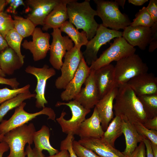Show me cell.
<instances>
[{
    "mask_svg": "<svg viewBox=\"0 0 157 157\" xmlns=\"http://www.w3.org/2000/svg\"><path fill=\"white\" fill-rule=\"evenodd\" d=\"M115 99L113 110L115 116L133 124L140 122L143 124L150 119L138 97L126 83L118 87Z\"/></svg>",
    "mask_w": 157,
    "mask_h": 157,
    "instance_id": "cell-1",
    "label": "cell"
},
{
    "mask_svg": "<svg viewBox=\"0 0 157 157\" xmlns=\"http://www.w3.org/2000/svg\"><path fill=\"white\" fill-rule=\"evenodd\" d=\"M77 1L71 0L67 4L69 21L78 30H83L89 41L94 36L99 25L94 18L97 12L91 7L90 0L81 3Z\"/></svg>",
    "mask_w": 157,
    "mask_h": 157,
    "instance_id": "cell-2",
    "label": "cell"
},
{
    "mask_svg": "<svg viewBox=\"0 0 157 157\" xmlns=\"http://www.w3.org/2000/svg\"><path fill=\"white\" fill-rule=\"evenodd\" d=\"M35 131L34 124L30 123L13 129L5 134L3 142L7 143L10 149L9 154L6 157H26L25 145L27 143L32 144Z\"/></svg>",
    "mask_w": 157,
    "mask_h": 157,
    "instance_id": "cell-3",
    "label": "cell"
},
{
    "mask_svg": "<svg viewBox=\"0 0 157 157\" xmlns=\"http://www.w3.org/2000/svg\"><path fill=\"white\" fill-rule=\"evenodd\" d=\"M97 7V16L101 19L102 24L116 31L124 29L131 23L128 16L122 13L115 1L94 0Z\"/></svg>",
    "mask_w": 157,
    "mask_h": 157,
    "instance_id": "cell-4",
    "label": "cell"
},
{
    "mask_svg": "<svg viewBox=\"0 0 157 157\" xmlns=\"http://www.w3.org/2000/svg\"><path fill=\"white\" fill-rule=\"evenodd\" d=\"M114 69L116 84L118 88L134 77L147 73L149 68L140 56L135 53L117 61Z\"/></svg>",
    "mask_w": 157,
    "mask_h": 157,
    "instance_id": "cell-5",
    "label": "cell"
},
{
    "mask_svg": "<svg viewBox=\"0 0 157 157\" xmlns=\"http://www.w3.org/2000/svg\"><path fill=\"white\" fill-rule=\"evenodd\" d=\"M136 49L122 37L115 38L113 42L92 63L90 70H96L114 61L120 60L135 53Z\"/></svg>",
    "mask_w": 157,
    "mask_h": 157,
    "instance_id": "cell-6",
    "label": "cell"
},
{
    "mask_svg": "<svg viewBox=\"0 0 157 157\" xmlns=\"http://www.w3.org/2000/svg\"><path fill=\"white\" fill-rule=\"evenodd\" d=\"M26 104L25 102H23L16 108L14 113L10 119L2 120L0 124V134L4 135L11 130L25 124L40 115H46L48 116V119L55 120L56 114L51 108L45 107L39 112L30 113L24 109Z\"/></svg>",
    "mask_w": 157,
    "mask_h": 157,
    "instance_id": "cell-7",
    "label": "cell"
},
{
    "mask_svg": "<svg viewBox=\"0 0 157 157\" xmlns=\"http://www.w3.org/2000/svg\"><path fill=\"white\" fill-rule=\"evenodd\" d=\"M62 105L68 106L71 110L72 117L66 119L64 117L66 113L63 110L60 116L56 120L61 126L63 132L67 134L71 133L76 135L77 131L81 123L85 119L86 116L91 111V110L84 108L75 100L70 101L67 103L57 102L56 106Z\"/></svg>",
    "mask_w": 157,
    "mask_h": 157,
    "instance_id": "cell-8",
    "label": "cell"
},
{
    "mask_svg": "<svg viewBox=\"0 0 157 157\" xmlns=\"http://www.w3.org/2000/svg\"><path fill=\"white\" fill-rule=\"evenodd\" d=\"M122 32L109 29L99 24L94 36L86 45L85 50L82 52L83 56L88 65H91L98 58L97 54L101 47L115 38L122 36Z\"/></svg>",
    "mask_w": 157,
    "mask_h": 157,
    "instance_id": "cell-9",
    "label": "cell"
},
{
    "mask_svg": "<svg viewBox=\"0 0 157 157\" xmlns=\"http://www.w3.org/2000/svg\"><path fill=\"white\" fill-rule=\"evenodd\" d=\"M83 57L81 49L74 46L66 52L60 69L61 75L55 82V86L57 89H65L74 76Z\"/></svg>",
    "mask_w": 157,
    "mask_h": 157,
    "instance_id": "cell-10",
    "label": "cell"
},
{
    "mask_svg": "<svg viewBox=\"0 0 157 157\" xmlns=\"http://www.w3.org/2000/svg\"><path fill=\"white\" fill-rule=\"evenodd\" d=\"M51 34L52 40L49 49V61L53 68L59 70L63 65V58L66 51L72 49L74 44L68 36L62 35L59 28L53 29Z\"/></svg>",
    "mask_w": 157,
    "mask_h": 157,
    "instance_id": "cell-11",
    "label": "cell"
},
{
    "mask_svg": "<svg viewBox=\"0 0 157 157\" xmlns=\"http://www.w3.org/2000/svg\"><path fill=\"white\" fill-rule=\"evenodd\" d=\"M25 71L27 73L34 76L37 79V85L35 90L36 92V107L38 108L44 107L45 104L48 103L45 96L47 81L56 74L55 69L45 64L42 68L28 65L26 67Z\"/></svg>",
    "mask_w": 157,
    "mask_h": 157,
    "instance_id": "cell-12",
    "label": "cell"
},
{
    "mask_svg": "<svg viewBox=\"0 0 157 157\" xmlns=\"http://www.w3.org/2000/svg\"><path fill=\"white\" fill-rule=\"evenodd\" d=\"M32 35V41L25 40L22 45L24 49L30 51L33 60L37 61L45 58L49 50L50 36L48 33L43 32L39 27L35 28Z\"/></svg>",
    "mask_w": 157,
    "mask_h": 157,
    "instance_id": "cell-13",
    "label": "cell"
},
{
    "mask_svg": "<svg viewBox=\"0 0 157 157\" xmlns=\"http://www.w3.org/2000/svg\"><path fill=\"white\" fill-rule=\"evenodd\" d=\"M64 0H26L29 13L27 17L36 26L44 24V19L57 5Z\"/></svg>",
    "mask_w": 157,
    "mask_h": 157,
    "instance_id": "cell-14",
    "label": "cell"
},
{
    "mask_svg": "<svg viewBox=\"0 0 157 157\" xmlns=\"http://www.w3.org/2000/svg\"><path fill=\"white\" fill-rule=\"evenodd\" d=\"M90 72V67L83 57L74 76L61 94L62 100L68 101L75 99L80 92L82 85Z\"/></svg>",
    "mask_w": 157,
    "mask_h": 157,
    "instance_id": "cell-15",
    "label": "cell"
},
{
    "mask_svg": "<svg viewBox=\"0 0 157 157\" xmlns=\"http://www.w3.org/2000/svg\"><path fill=\"white\" fill-rule=\"evenodd\" d=\"M81 89L74 99L84 108L90 109L94 108L100 99L94 76V70H91Z\"/></svg>",
    "mask_w": 157,
    "mask_h": 157,
    "instance_id": "cell-16",
    "label": "cell"
},
{
    "mask_svg": "<svg viewBox=\"0 0 157 157\" xmlns=\"http://www.w3.org/2000/svg\"><path fill=\"white\" fill-rule=\"evenodd\" d=\"M122 32V37L132 46H138L144 50L149 44L151 35V28L141 26L126 27Z\"/></svg>",
    "mask_w": 157,
    "mask_h": 157,
    "instance_id": "cell-17",
    "label": "cell"
},
{
    "mask_svg": "<svg viewBox=\"0 0 157 157\" xmlns=\"http://www.w3.org/2000/svg\"><path fill=\"white\" fill-rule=\"evenodd\" d=\"M126 84L137 97L157 94V78L152 73L147 72L138 75Z\"/></svg>",
    "mask_w": 157,
    "mask_h": 157,
    "instance_id": "cell-18",
    "label": "cell"
},
{
    "mask_svg": "<svg viewBox=\"0 0 157 157\" xmlns=\"http://www.w3.org/2000/svg\"><path fill=\"white\" fill-rule=\"evenodd\" d=\"M94 76L100 99L117 87L114 66L110 63L94 71Z\"/></svg>",
    "mask_w": 157,
    "mask_h": 157,
    "instance_id": "cell-19",
    "label": "cell"
},
{
    "mask_svg": "<svg viewBox=\"0 0 157 157\" xmlns=\"http://www.w3.org/2000/svg\"><path fill=\"white\" fill-rule=\"evenodd\" d=\"M115 87L100 99L95 106L101 119L104 131L107 129L110 121L114 118L113 101L118 90Z\"/></svg>",
    "mask_w": 157,
    "mask_h": 157,
    "instance_id": "cell-20",
    "label": "cell"
},
{
    "mask_svg": "<svg viewBox=\"0 0 157 157\" xmlns=\"http://www.w3.org/2000/svg\"><path fill=\"white\" fill-rule=\"evenodd\" d=\"M78 142L101 157H127L122 152L104 142L101 138H80Z\"/></svg>",
    "mask_w": 157,
    "mask_h": 157,
    "instance_id": "cell-21",
    "label": "cell"
},
{
    "mask_svg": "<svg viewBox=\"0 0 157 157\" xmlns=\"http://www.w3.org/2000/svg\"><path fill=\"white\" fill-rule=\"evenodd\" d=\"M104 131L101 125V119L95 107L89 118L85 119L81 123L76 135L80 138H101Z\"/></svg>",
    "mask_w": 157,
    "mask_h": 157,
    "instance_id": "cell-22",
    "label": "cell"
},
{
    "mask_svg": "<svg viewBox=\"0 0 157 157\" xmlns=\"http://www.w3.org/2000/svg\"><path fill=\"white\" fill-rule=\"evenodd\" d=\"M71 0L64 1L57 5L44 20L42 30L47 31L51 28H60L68 19L67 5Z\"/></svg>",
    "mask_w": 157,
    "mask_h": 157,
    "instance_id": "cell-23",
    "label": "cell"
},
{
    "mask_svg": "<svg viewBox=\"0 0 157 157\" xmlns=\"http://www.w3.org/2000/svg\"><path fill=\"white\" fill-rule=\"evenodd\" d=\"M122 124L126 141V148L122 153L127 157H130L138 143L143 141V138L138 133L133 124L122 119Z\"/></svg>",
    "mask_w": 157,
    "mask_h": 157,
    "instance_id": "cell-24",
    "label": "cell"
},
{
    "mask_svg": "<svg viewBox=\"0 0 157 157\" xmlns=\"http://www.w3.org/2000/svg\"><path fill=\"white\" fill-rule=\"evenodd\" d=\"M23 64L16 53L9 46L0 53V67L5 74H13Z\"/></svg>",
    "mask_w": 157,
    "mask_h": 157,
    "instance_id": "cell-25",
    "label": "cell"
},
{
    "mask_svg": "<svg viewBox=\"0 0 157 157\" xmlns=\"http://www.w3.org/2000/svg\"><path fill=\"white\" fill-rule=\"evenodd\" d=\"M50 130L46 125H43L39 130L35 131L33 135V140L35 148L38 151L42 152L43 150H47L49 156L58 153V150L51 145L49 141Z\"/></svg>",
    "mask_w": 157,
    "mask_h": 157,
    "instance_id": "cell-26",
    "label": "cell"
},
{
    "mask_svg": "<svg viewBox=\"0 0 157 157\" xmlns=\"http://www.w3.org/2000/svg\"><path fill=\"white\" fill-rule=\"evenodd\" d=\"M122 134V119L119 116H115L109 124L101 138L104 142L114 147L115 141Z\"/></svg>",
    "mask_w": 157,
    "mask_h": 157,
    "instance_id": "cell-27",
    "label": "cell"
},
{
    "mask_svg": "<svg viewBox=\"0 0 157 157\" xmlns=\"http://www.w3.org/2000/svg\"><path fill=\"white\" fill-rule=\"evenodd\" d=\"M59 29L71 38L76 48L81 49L82 46L87 45L88 40L85 32L83 31L80 32L69 21H65Z\"/></svg>",
    "mask_w": 157,
    "mask_h": 157,
    "instance_id": "cell-28",
    "label": "cell"
},
{
    "mask_svg": "<svg viewBox=\"0 0 157 157\" xmlns=\"http://www.w3.org/2000/svg\"><path fill=\"white\" fill-rule=\"evenodd\" d=\"M36 94L30 91L18 94L16 96L2 103L0 105V122L7 113L10 110L19 106L24 100L35 97Z\"/></svg>",
    "mask_w": 157,
    "mask_h": 157,
    "instance_id": "cell-29",
    "label": "cell"
},
{
    "mask_svg": "<svg viewBox=\"0 0 157 157\" xmlns=\"http://www.w3.org/2000/svg\"><path fill=\"white\" fill-rule=\"evenodd\" d=\"M14 29L24 38L32 35L36 26L27 17L13 16Z\"/></svg>",
    "mask_w": 157,
    "mask_h": 157,
    "instance_id": "cell-30",
    "label": "cell"
},
{
    "mask_svg": "<svg viewBox=\"0 0 157 157\" xmlns=\"http://www.w3.org/2000/svg\"><path fill=\"white\" fill-rule=\"evenodd\" d=\"M147 115L150 118L157 116V94L138 97Z\"/></svg>",
    "mask_w": 157,
    "mask_h": 157,
    "instance_id": "cell-31",
    "label": "cell"
},
{
    "mask_svg": "<svg viewBox=\"0 0 157 157\" xmlns=\"http://www.w3.org/2000/svg\"><path fill=\"white\" fill-rule=\"evenodd\" d=\"M5 38L8 46L15 51L24 64L25 56L22 54L21 51V44L23 38L13 29L7 33Z\"/></svg>",
    "mask_w": 157,
    "mask_h": 157,
    "instance_id": "cell-32",
    "label": "cell"
},
{
    "mask_svg": "<svg viewBox=\"0 0 157 157\" xmlns=\"http://www.w3.org/2000/svg\"><path fill=\"white\" fill-rule=\"evenodd\" d=\"M135 16V18L133 22H131L130 26L151 28L155 23L145 7L140 10Z\"/></svg>",
    "mask_w": 157,
    "mask_h": 157,
    "instance_id": "cell-33",
    "label": "cell"
},
{
    "mask_svg": "<svg viewBox=\"0 0 157 157\" xmlns=\"http://www.w3.org/2000/svg\"><path fill=\"white\" fill-rule=\"evenodd\" d=\"M30 85L27 84L19 88L10 89L5 87L0 89V104L17 96L29 91Z\"/></svg>",
    "mask_w": 157,
    "mask_h": 157,
    "instance_id": "cell-34",
    "label": "cell"
},
{
    "mask_svg": "<svg viewBox=\"0 0 157 157\" xmlns=\"http://www.w3.org/2000/svg\"><path fill=\"white\" fill-rule=\"evenodd\" d=\"M137 131L143 138L149 140L151 144L157 145V130L148 129L140 122L133 124Z\"/></svg>",
    "mask_w": 157,
    "mask_h": 157,
    "instance_id": "cell-35",
    "label": "cell"
},
{
    "mask_svg": "<svg viewBox=\"0 0 157 157\" xmlns=\"http://www.w3.org/2000/svg\"><path fill=\"white\" fill-rule=\"evenodd\" d=\"M13 20L11 16L3 11L0 13V33L5 38L7 33L14 29Z\"/></svg>",
    "mask_w": 157,
    "mask_h": 157,
    "instance_id": "cell-36",
    "label": "cell"
},
{
    "mask_svg": "<svg viewBox=\"0 0 157 157\" xmlns=\"http://www.w3.org/2000/svg\"><path fill=\"white\" fill-rule=\"evenodd\" d=\"M72 147L78 157H101L91 150L81 145L78 141H73Z\"/></svg>",
    "mask_w": 157,
    "mask_h": 157,
    "instance_id": "cell-37",
    "label": "cell"
},
{
    "mask_svg": "<svg viewBox=\"0 0 157 157\" xmlns=\"http://www.w3.org/2000/svg\"><path fill=\"white\" fill-rule=\"evenodd\" d=\"M67 135L66 138L61 142L60 150H67L69 153L70 157H78L72 147L73 142L74 140V135L71 133H69Z\"/></svg>",
    "mask_w": 157,
    "mask_h": 157,
    "instance_id": "cell-38",
    "label": "cell"
},
{
    "mask_svg": "<svg viewBox=\"0 0 157 157\" xmlns=\"http://www.w3.org/2000/svg\"><path fill=\"white\" fill-rule=\"evenodd\" d=\"M151 35L149 43L148 51L153 52L157 48V22L151 28Z\"/></svg>",
    "mask_w": 157,
    "mask_h": 157,
    "instance_id": "cell-39",
    "label": "cell"
},
{
    "mask_svg": "<svg viewBox=\"0 0 157 157\" xmlns=\"http://www.w3.org/2000/svg\"><path fill=\"white\" fill-rule=\"evenodd\" d=\"M6 5L9 4V6L6 10L7 12L15 14L17 8L20 6H25L23 0H6Z\"/></svg>",
    "mask_w": 157,
    "mask_h": 157,
    "instance_id": "cell-40",
    "label": "cell"
},
{
    "mask_svg": "<svg viewBox=\"0 0 157 157\" xmlns=\"http://www.w3.org/2000/svg\"><path fill=\"white\" fill-rule=\"evenodd\" d=\"M146 8L154 22H157V0H150Z\"/></svg>",
    "mask_w": 157,
    "mask_h": 157,
    "instance_id": "cell-41",
    "label": "cell"
},
{
    "mask_svg": "<svg viewBox=\"0 0 157 157\" xmlns=\"http://www.w3.org/2000/svg\"><path fill=\"white\" fill-rule=\"evenodd\" d=\"M145 149V145L142 141L140 143L130 157H146Z\"/></svg>",
    "mask_w": 157,
    "mask_h": 157,
    "instance_id": "cell-42",
    "label": "cell"
},
{
    "mask_svg": "<svg viewBox=\"0 0 157 157\" xmlns=\"http://www.w3.org/2000/svg\"><path fill=\"white\" fill-rule=\"evenodd\" d=\"M0 84L7 85L15 89L18 88L20 83L16 78H6L0 75Z\"/></svg>",
    "mask_w": 157,
    "mask_h": 157,
    "instance_id": "cell-43",
    "label": "cell"
},
{
    "mask_svg": "<svg viewBox=\"0 0 157 157\" xmlns=\"http://www.w3.org/2000/svg\"><path fill=\"white\" fill-rule=\"evenodd\" d=\"M25 151L27 157H45L42 152L38 151L35 148L32 149L30 145L27 146Z\"/></svg>",
    "mask_w": 157,
    "mask_h": 157,
    "instance_id": "cell-44",
    "label": "cell"
},
{
    "mask_svg": "<svg viewBox=\"0 0 157 157\" xmlns=\"http://www.w3.org/2000/svg\"><path fill=\"white\" fill-rule=\"evenodd\" d=\"M143 124L148 129L157 130V116L148 119Z\"/></svg>",
    "mask_w": 157,
    "mask_h": 157,
    "instance_id": "cell-45",
    "label": "cell"
},
{
    "mask_svg": "<svg viewBox=\"0 0 157 157\" xmlns=\"http://www.w3.org/2000/svg\"><path fill=\"white\" fill-rule=\"evenodd\" d=\"M143 141L145 145L146 148V157H154L150 141L144 138H143Z\"/></svg>",
    "mask_w": 157,
    "mask_h": 157,
    "instance_id": "cell-46",
    "label": "cell"
},
{
    "mask_svg": "<svg viewBox=\"0 0 157 157\" xmlns=\"http://www.w3.org/2000/svg\"><path fill=\"white\" fill-rule=\"evenodd\" d=\"M8 47L5 38L0 33V53Z\"/></svg>",
    "mask_w": 157,
    "mask_h": 157,
    "instance_id": "cell-47",
    "label": "cell"
},
{
    "mask_svg": "<svg viewBox=\"0 0 157 157\" xmlns=\"http://www.w3.org/2000/svg\"><path fill=\"white\" fill-rule=\"evenodd\" d=\"M45 157H70V155L67 150L63 149L53 155Z\"/></svg>",
    "mask_w": 157,
    "mask_h": 157,
    "instance_id": "cell-48",
    "label": "cell"
},
{
    "mask_svg": "<svg viewBox=\"0 0 157 157\" xmlns=\"http://www.w3.org/2000/svg\"><path fill=\"white\" fill-rule=\"evenodd\" d=\"M9 149V147L6 143L2 142L0 143V157H2L4 153Z\"/></svg>",
    "mask_w": 157,
    "mask_h": 157,
    "instance_id": "cell-49",
    "label": "cell"
},
{
    "mask_svg": "<svg viewBox=\"0 0 157 157\" xmlns=\"http://www.w3.org/2000/svg\"><path fill=\"white\" fill-rule=\"evenodd\" d=\"M148 1V0H128V2L135 6H140L143 5Z\"/></svg>",
    "mask_w": 157,
    "mask_h": 157,
    "instance_id": "cell-50",
    "label": "cell"
},
{
    "mask_svg": "<svg viewBox=\"0 0 157 157\" xmlns=\"http://www.w3.org/2000/svg\"><path fill=\"white\" fill-rule=\"evenodd\" d=\"M151 144L154 157H157V145L151 143Z\"/></svg>",
    "mask_w": 157,
    "mask_h": 157,
    "instance_id": "cell-51",
    "label": "cell"
},
{
    "mask_svg": "<svg viewBox=\"0 0 157 157\" xmlns=\"http://www.w3.org/2000/svg\"><path fill=\"white\" fill-rule=\"evenodd\" d=\"M6 5V0H0V13L3 12L4 8Z\"/></svg>",
    "mask_w": 157,
    "mask_h": 157,
    "instance_id": "cell-52",
    "label": "cell"
},
{
    "mask_svg": "<svg viewBox=\"0 0 157 157\" xmlns=\"http://www.w3.org/2000/svg\"><path fill=\"white\" fill-rule=\"evenodd\" d=\"M118 6H121L123 8L124 6L126 1L125 0H116L115 1Z\"/></svg>",
    "mask_w": 157,
    "mask_h": 157,
    "instance_id": "cell-53",
    "label": "cell"
},
{
    "mask_svg": "<svg viewBox=\"0 0 157 157\" xmlns=\"http://www.w3.org/2000/svg\"><path fill=\"white\" fill-rule=\"evenodd\" d=\"M0 75L1 76L4 77L6 76V74H5L1 70L0 67Z\"/></svg>",
    "mask_w": 157,
    "mask_h": 157,
    "instance_id": "cell-54",
    "label": "cell"
},
{
    "mask_svg": "<svg viewBox=\"0 0 157 157\" xmlns=\"http://www.w3.org/2000/svg\"><path fill=\"white\" fill-rule=\"evenodd\" d=\"M4 135L0 134V142H3V140Z\"/></svg>",
    "mask_w": 157,
    "mask_h": 157,
    "instance_id": "cell-55",
    "label": "cell"
}]
</instances>
